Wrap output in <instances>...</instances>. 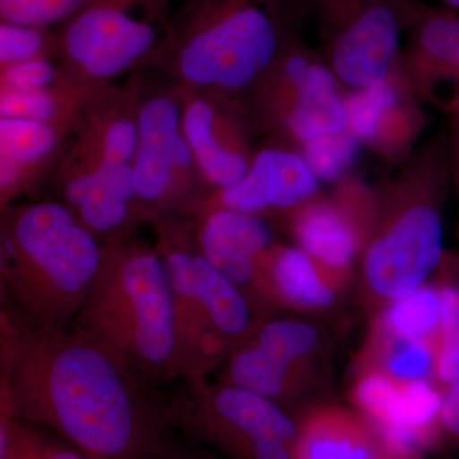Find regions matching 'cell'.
Listing matches in <instances>:
<instances>
[{"instance_id": "1", "label": "cell", "mask_w": 459, "mask_h": 459, "mask_svg": "<svg viewBox=\"0 0 459 459\" xmlns=\"http://www.w3.org/2000/svg\"><path fill=\"white\" fill-rule=\"evenodd\" d=\"M0 412L47 429L87 459H150L175 430L171 400L89 338L3 307Z\"/></svg>"}, {"instance_id": "2", "label": "cell", "mask_w": 459, "mask_h": 459, "mask_svg": "<svg viewBox=\"0 0 459 459\" xmlns=\"http://www.w3.org/2000/svg\"><path fill=\"white\" fill-rule=\"evenodd\" d=\"M451 193L443 126L371 192L370 225L358 264L365 307L377 312L434 279L446 255L444 214Z\"/></svg>"}, {"instance_id": "3", "label": "cell", "mask_w": 459, "mask_h": 459, "mask_svg": "<svg viewBox=\"0 0 459 459\" xmlns=\"http://www.w3.org/2000/svg\"><path fill=\"white\" fill-rule=\"evenodd\" d=\"M307 22L303 0H181L162 51L190 86L238 95L262 86Z\"/></svg>"}, {"instance_id": "4", "label": "cell", "mask_w": 459, "mask_h": 459, "mask_svg": "<svg viewBox=\"0 0 459 459\" xmlns=\"http://www.w3.org/2000/svg\"><path fill=\"white\" fill-rule=\"evenodd\" d=\"M69 329L153 388L186 377L170 277L160 250L104 247L98 276Z\"/></svg>"}, {"instance_id": "5", "label": "cell", "mask_w": 459, "mask_h": 459, "mask_svg": "<svg viewBox=\"0 0 459 459\" xmlns=\"http://www.w3.org/2000/svg\"><path fill=\"white\" fill-rule=\"evenodd\" d=\"M102 258L104 247L68 205H25L3 219L0 280L7 304L44 325L71 327Z\"/></svg>"}, {"instance_id": "6", "label": "cell", "mask_w": 459, "mask_h": 459, "mask_svg": "<svg viewBox=\"0 0 459 459\" xmlns=\"http://www.w3.org/2000/svg\"><path fill=\"white\" fill-rule=\"evenodd\" d=\"M320 56L343 92L395 74L401 40L424 12L420 0H303Z\"/></svg>"}, {"instance_id": "7", "label": "cell", "mask_w": 459, "mask_h": 459, "mask_svg": "<svg viewBox=\"0 0 459 459\" xmlns=\"http://www.w3.org/2000/svg\"><path fill=\"white\" fill-rule=\"evenodd\" d=\"M190 389L170 404L184 437L235 459H295L299 425L277 402L225 383Z\"/></svg>"}, {"instance_id": "8", "label": "cell", "mask_w": 459, "mask_h": 459, "mask_svg": "<svg viewBox=\"0 0 459 459\" xmlns=\"http://www.w3.org/2000/svg\"><path fill=\"white\" fill-rule=\"evenodd\" d=\"M170 0H87L66 23L59 47L93 80L122 74L162 51Z\"/></svg>"}, {"instance_id": "9", "label": "cell", "mask_w": 459, "mask_h": 459, "mask_svg": "<svg viewBox=\"0 0 459 459\" xmlns=\"http://www.w3.org/2000/svg\"><path fill=\"white\" fill-rule=\"evenodd\" d=\"M261 89L273 91L274 114L301 144L347 131L342 87L319 51L303 38L287 48Z\"/></svg>"}, {"instance_id": "10", "label": "cell", "mask_w": 459, "mask_h": 459, "mask_svg": "<svg viewBox=\"0 0 459 459\" xmlns=\"http://www.w3.org/2000/svg\"><path fill=\"white\" fill-rule=\"evenodd\" d=\"M371 208L370 192L355 201L316 195L291 211L296 244L343 289L355 276L370 225Z\"/></svg>"}, {"instance_id": "11", "label": "cell", "mask_w": 459, "mask_h": 459, "mask_svg": "<svg viewBox=\"0 0 459 459\" xmlns=\"http://www.w3.org/2000/svg\"><path fill=\"white\" fill-rule=\"evenodd\" d=\"M183 115L179 102L169 95L148 99L138 111V147L133 161L137 201L159 204L169 197L179 171L195 162Z\"/></svg>"}, {"instance_id": "12", "label": "cell", "mask_w": 459, "mask_h": 459, "mask_svg": "<svg viewBox=\"0 0 459 459\" xmlns=\"http://www.w3.org/2000/svg\"><path fill=\"white\" fill-rule=\"evenodd\" d=\"M319 183L301 153L265 148L243 179L221 189L216 207L259 216L268 210L294 211L319 195Z\"/></svg>"}, {"instance_id": "13", "label": "cell", "mask_w": 459, "mask_h": 459, "mask_svg": "<svg viewBox=\"0 0 459 459\" xmlns=\"http://www.w3.org/2000/svg\"><path fill=\"white\" fill-rule=\"evenodd\" d=\"M273 234L259 214L213 207L198 232V249L213 265L267 310L261 296L262 263L270 252Z\"/></svg>"}, {"instance_id": "14", "label": "cell", "mask_w": 459, "mask_h": 459, "mask_svg": "<svg viewBox=\"0 0 459 459\" xmlns=\"http://www.w3.org/2000/svg\"><path fill=\"white\" fill-rule=\"evenodd\" d=\"M395 77L411 95L434 101L440 81H459V12L425 5L407 32Z\"/></svg>"}, {"instance_id": "15", "label": "cell", "mask_w": 459, "mask_h": 459, "mask_svg": "<svg viewBox=\"0 0 459 459\" xmlns=\"http://www.w3.org/2000/svg\"><path fill=\"white\" fill-rule=\"evenodd\" d=\"M221 383L240 386L282 404L312 389L314 367L296 360L267 332L256 328L223 362Z\"/></svg>"}, {"instance_id": "16", "label": "cell", "mask_w": 459, "mask_h": 459, "mask_svg": "<svg viewBox=\"0 0 459 459\" xmlns=\"http://www.w3.org/2000/svg\"><path fill=\"white\" fill-rule=\"evenodd\" d=\"M343 290L298 246L274 244L262 263L261 296L267 307L327 313L340 304Z\"/></svg>"}, {"instance_id": "17", "label": "cell", "mask_w": 459, "mask_h": 459, "mask_svg": "<svg viewBox=\"0 0 459 459\" xmlns=\"http://www.w3.org/2000/svg\"><path fill=\"white\" fill-rule=\"evenodd\" d=\"M65 197L77 219L96 238L117 231L128 222L137 201L133 165L98 161L68 180Z\"/></svg>"}, {"instance_id": "18", "label": "cell", "mask_w": 459, "mask_h": 459, "mask_svg": "<svg viewBox=\"0 0 459 459\" xmlns=\"http://www.w3.org/2000/svg\"><path fill=\"white\" fill-rule=\"evenodd\" d=\"M379 437L364 419L340 407L309 411L299 425L295 459H385Z\"/></svg>"}, {"instance_id": "19", "label": "cell", "mask_w": 459, "mask_h": 459, "mask_svg": "<svg viewBox=\"0 0 459 459\" xmlns=\"http://www.w3.org/2000/svg\"><path fill=\"white\" fill-rule=\"evenodd\" d=\"M184 133L193 159L208 183L225 189L246 177L250 162L243 152L223 143L217 134L216 111L210 102L195 99L183 115Z\"/></svg>"}, {"instance_id": "20", "label": "cell", "mask_w": 459, "mask_h": 459, "mask_svg": "<svg viewBox=\"0 0 459 459\" xmlns=\"http://www.w3.org/2000/svg\"><path fill=\"white\" fill-rule=\"evenodd\" d=\"M442 299L435 279L412 294L392 301L376 312L371 332L412 340H439Z\"/></svg>"}, {"instance_id": "21", "label": "cell", "mask_w": 459, "mask_h": 459, "mask_svg": "<svg viewBox=\"0 0 459 459\" xmlns=\"http://www.w3.org/2000/svg\"><path fill=\"white\" fill-rule=\"evenodd\" d=\"M437 355V342L370 332L358 365L377 368L398 382H435Z\"/></svg>"}, {"instance_id": "22", "label": "cell", "mask_w": 459, "mask_h": 459, "mask_svg": "<svg viewBox=\"0 0 459 459\" xmlns=\"http://www.w3.org/2000/svg\"><path fill=\"white\" fill-rule=\"evenodd\" d=\"M346 100L347 131L351 132L362 144H385L386 129L394 126L404 95L410 93L402 86L395 74L385 82L367 89L349 91Z\"/></svg>"}, {"instance_id": "23", "label": "cell", "mask_w": 459, "mask_h": 459, "mask_svg": "<svg viewBox=\"0 0 459 459\" xmlns=\"http://www.w3.org/2000/svg\"><path fill=\"white\" fill-rule=\"evenodd\" d=\"M57 134L50 123L20 117L0 119V181L2 192L16 186L21 172L47 159L56 147Z\"/></svg>"}, {"instance_id": "24", "label": "cell", "mask_w": 459, "mask_h": 459, "mask_svg": "<svg viewBox=\"0 0 459 459\" xmlns=\"http://www.w3.org/2000/svg\"><path fill=\"white\" fill-rule=\"evenodd\" d=\"M442 299L435 383L443 389L459 373V255L446 252L435 274Z\"/></svg>"}, {"instance_id": "25", "label": "cell", "mask_w": 459, "mask_h": 459, "mask_svg": "<svg viewBox=\"0 0 459 459\" xmlns=\"http://www.w3.org/2000/svg\"><path fill=\"white\" fill-rule=\"evenodd\" d=\"M0 459H87L47 429L0 412Z\"/></svg>"}, {"instance_id": "26", "label": "cell", "mask_w": 459, "mask_h": 459, "mask_svg": "<svg viewBox=\"0 0 459 459\" xmlns=\"http://www.w3.org/2000/svg\"><path fill=\"white\" fill-rule=\"evenodd\" d=\"M361 146L351 132L344 131L301 144L300 153L316 179L332 183L341 179L351 168Z\"/></svg>"}, {"instance_id": "27", "label": "cell", "mask_w": 459, "mask_h": 459, "mask_svg": "<svg viewBox=\"0 0 459 459\" xmlns=\"http://www.w3.org/2000/svg\"><path fill=\"white\" fill-rule=\"evenodd\" d=\"M87 0H0L2 22L33 27L53 25L72 17Z\"/></svg>"}, {"instance_id": "28", "label": "cell", "mask_w": 459, "mask_h": 459, "mask_svg": "<svg viewBox=\"0 0 459 459\" xmlns=\"http://www.w3.org/2000/svg\"><path fill=\"white\" fill-rule=\"evenodd\" d=\"M54 44L56 38L45 27L9 22L0 25V62L3 68L45 57Z\"/></svg>"}, {"instance_id": "29", "label": "cell", "mask_w": 459, "mask_h": 459, "mask_svg": "<svg viewBox=\"0 0 459 459\" xmlns=\"http://www.w3.org/2000/svg\"><path fill=\"white\" fill-rule=\"evenodd\" d=\"M56 96L50 90H3L0 99L2 117L38 120L50 123L56 117Z\"/></svg>"}, {"instance_id": "30", "label": "cell", "mask_w": 459, "mask_h": 459, "mask_svg": "<svg viewBox=\"0 0 459 459\" xmlns=\"http://www.w3.org/2000/svg\"><path fill=\"white\" fill-rule=\"evenodd\" d=\"M100 143V162L133 165L138 147V126L131 117H117L104 132Z\"/></svg>"}, {"instance_id": "31", "label": "cell", "mask_w": 459, "mask_h": 459, "mask_svg": "<svg viewBox=\"0 0 459 459\" xmlns=\"http://www.w3.org/2000/svg\"><path fill=\"white\" fill-rule=\"evenodd\" d=\"M56 66L47 57L3 68V90H49L56 80Z\"/></svg>"}, {"instance_id": "32", "label": "cell", "mask_w": 459, "mask_h": 459, "mask_svg": "<svg viewBox=\"0 0 459 459\" xmlns=\"http://www.w3.org/2000/svg\"><path fill=\"white\" fill-rule=\"evenodd\" d=\"M446 148L451 166L453 193L459 199V81L453 82L451 96L444 105Z\"/></svg>"}, {"instance_id": "33", "label": "cell", "mask_w": 459, "mask_h": 459, "mask_svg": "<svg viewBox=\"0 0 459 459\" xmlns=\"http://www.w3.org/2000/svg\"><path fill=\"white\" fill-rule=\"evenodd\" d=\"M437 435L442 442L459 446V373L444 388L437 415Z\"/></svg>"}, {"instance_id": "34", "label": "cell", "mask_w": 459, "mask_h": 459, "mask_svg": "<svg viewBox=\"0 0 459 459\" xmlns=\"http://www.w3.org/2000/svg\"><path fill=\"white\" fill-rule=\"evenodd\" d=\"M175 431L177 430L166 435L150 459H226L220 453L193 442L183 434H177Z\"/></svg>"}, {"instance_id": "35", "label": "cell", "mask_w": 459, "mask_h": 459, "mask_svg": "<svg viewBox=\"0 0 459 459\" xmlns=\"http://www.w3.org/2000/svg\"><path fill=\"white\" fill-rule=\"evenodd\" d=\"M444 7L459 12V0H442Z\"/></svg>"}, {"instance_id": "36", "label": "cell", "mask_w": 459, "mask_h": 459, "mask_svg": "<svg viewBox=\"0 0 459 459\" xmlns=\"http://www.w3.org/2000/svg\"><path fill=\"white\" fill-rule=\"evenodd\" d=\"M457 238H458V243H459V221H458V228H457ZM458 255H459V250H458Z\"/></svg>"}]
</instances>
